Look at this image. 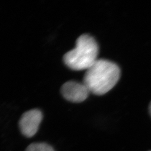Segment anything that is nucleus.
Masks as SVG:
<instances>
[{
    "mask_svg": "<svg viewBox=\"0 0 151 151\" xmlns=\"http://www.w3.org/2000/svg\"></svg>",
    "mask_w": 151,
    "mask_h": 151,
    "instance_id": "7",
    "label": "nucleus"
},
{
    "mask_svg": "<svg viewBox=\"0 0 151 151\" xmlns=\"http://www.w3.org/2000/svg\"><path fill=\"white\" fill-rule=\"evenodd\" d=\"M25 151H55L54 149L47 143H34L27 147Z\"/></svg>",
    "mask_w": 151,
    "mask_h": 151,
    "instance_id": "5",
    "label": "nucleus"
},
{
    "mask_svg": "<svg viewBox=\"0 0 151 151\" xmlns=\"http://www.w3.org/2000/svg\"><path fill=\"white\" fill-rule=\"evenodd\" d=\"M60 92L65 99L76 103L85 101L90 93L83 83L73 81L65 82L61 87Z\"/></svg>",
    "mask_w": 151,
    "mask_h": 151,
    "instance_id": "4",
    "label": "nucleus"
},
{
    "mask_svg": "<svg viewBox=\"0 0 151 151\" xmlns=\"http://www.w3.org/2000/svg\"><path fill=\"white\" fill-rule=\"evenodd\" d=\"M99 48L93 37L85 34L77 39L76 47L65 54V65L74 70H87L97 60Z\"/></svg>",
    "mask_w": 151,
    "mask_h": 151,
    "instance_id": "2",
    "label": "nucleus"
},
{
    "mask_svg": "<svg viewBox=\"0 0 151 151\" xmlns=\"http://www.w3.org/2000/svg\"><path fill=\"white\" fill-rule=\"evenodd\" d=\"M149 111H150V115L151 116V102L150 104V106H149Z\"/></svg>",
    "mask_w": 151,
    "mask_h": 151,
    "instance_id": "6",
    "label": "nucleus"
},
{
    "mask_svg": "<svg viewBox=\"0 0 151 151\" xmlns=\"http://www.w3.org/2000/svg\"><path fill=\"white\" fill-rule=\"evenodd\" d=\"M120 77V69L115 63L100 59L87 70L83 83L89 91L101 96L110 91L116 85Z\"/></svg>",
    "mask_w": 151,
    "mask_h": 151,
    "instance_id": "1",
    "label": "nucleus"
},
{
    "mask_svg": "<svg viewBox=\"0 0 151 151\" xmlns=\"http://www.w3.org/2000/svg\"><path fill=\"white\" fill-rule=\"evenodd\" d=\"M42 119V113L38 109H33L25 113L19 122L22 134L28 138L33 137L37 133Z\"/></svg>",
    "mask_w": 151,
    "mask_h": 151,
    "instance_id": "3",
    "label": "nucleus"
}]
</instances>
